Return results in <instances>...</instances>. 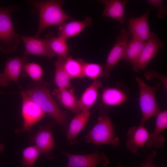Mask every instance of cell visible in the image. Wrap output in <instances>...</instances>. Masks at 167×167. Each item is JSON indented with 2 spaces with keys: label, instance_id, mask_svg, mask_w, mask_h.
Returning a JSON list of instances; mask_svg holds the SVG:
<instances>
[{
  "label": "cell",
  "instance_id": "cell-2",
  "mask_svg": "<svg viewBox=\"0 0 167 167\" xmlns=\"http://www.w3.org/2000/svg\"><path fill=\"white\" fill-rule=\"evenodd\" d=\"M28 3L38 10L39 14L38 28L35 36H39L48 27L59 25L73 19L63 10L62 0H30Z\"/></svg>",
  "mask_w": 167,
  "mask_h": 167
},
{
  "label": "cell",
  "instance_id": "cell-13",
  "mask_svg": "<svg viewBox=\"0 0 167 167\" xmlns=\"http://www.w3.org/2000/svg\"><path fill=\"white\" fill-rule=\"evenodd\" d=\"M149 12L142 15L128 19L129 32L134 37L146 41L149 38L150 32L148 24Z\"/></svg>",
  "mask_w": 167,
  "mask_h": 167
},
{
  "label": "cell",
  "instance_id": "cell-8",
  "mask_svg": "<svg viewBox=\"0 0 167 167\" xmlns=\"http://www.w3.org/2000/svg\"><path fill=\"white\" fill-rule=\"evenodd\" d=\"M163 46V42L156 33L151 32L150 36L145 42L139 58L132 66L133 71L139 72L144 70L149 62L156 56Z\"/></svg>",
  "mask_w": 167,
  "mask_h": 167
},
{
  "label": "cell",
  "instance_id": "cell-23",
  "mask_svg": "<svg viewBox=\"0 0 167 167\" xmlns=\"http://www.w3.org/2000/svg\"><path fill=\"white\" fill-rule=\"evenodd\" d=\"M66 58L58 57L54 64L55 71L54 82L58 88H67L71 87V78L64 67Z\"/></svg>",
  "mask_w": 167,
  "mask_h": 167
},
{
  "label": "cell",
  "instance_id": "cell-29",
  "mask_svg": "<svg viewBox=\"0 0 167 167\" xmlns=\"http://www.w3.org/2000/svg\"><path fill=\"white\" fill-rule=\"evenodd\" d=\"M147 1L157 10V16L160 19L164 17L167 12V7L163 5L161 0H148Z\"/></svg>",
  "mask_w": 167,
  "mask_h": 167
},
{
  "label": "cell",
  "instance_id": "cell-30",
  "mask_svg": "<svg viewBox=\"0 0 167 167\" xmlns=\"http://www.w3.org/2000/svg\"><path fill=\"white\" fill-rule=\"evenodd\" d=\"M144 76L146 79L149 80L154 78L159 79L161 80L167 90V77L163 75L153 71H149L145 72Z\"/></svg>",
  "mask_w": 167,
  "mask_h": 167
},
{
  "label": "cell",
  "instance_id": "cell-31",
  "mask_svg": "<svg viewBox=\"0 0 167 167\" xmlns=\"http://www.w3.org/2000/svg\"><path fill=\"white\" fill-rule=\"evenodd\" d=\"M156 154V150H153L151 154L148 156L147 161H146L145 163L139 167H158L154 165L152 162V159L155 156ZM117 167H126L122 166L121 165H117Z\"/></svg>",
  "mask_w": 167,
  "mask_h": 167
},
{
  "label": "cell",
  "instance_id": "cell-32",
  "mask_svg": "<svg viewBox=\"0 0 167 167\" xmlns=\"http://www.w3.org/2000/svg\"><path fill=\"white\" fill-rule=\"evenodd\" d=\"M4 146L2 144L0 143V153L4 151Z\"/></svg>",
  "mask_w": 167,
  "mask_h": 167
},
{
  "label": "cell",
  "instance_id": "cell-20",
  "mask_svg": "<svg viewBox=\"0 0 167 167\" xmlns=\"http://www.w3.org/2000/svg\"><path fill=\"white\" fill-rule=\"evenodd\" d=\"M91 114L90 111H81L72 119L67 132V139L71 141L77 136L86 125Z\"/></svg>",
  "mask_w": 167,
  "mask_h": 167
},
{
  "label": "cell",
  "instance_id": "cell-19",
  "mask_svg": "<svg viewBox=\"0 0 167 167\" xmlns=\"http://www.w3.org/2000/svg\"><path fill=\"white\" fill-rule=\"evenodd\" d=\"M33 141L41 153L49 154L54 146V141L51 129L46 127L40 129L34 136Z\"/></svg>",
  "mask_w": 167,
  "mask_h": 167
},
{
  "label": "cell",
  "instance_id": "cell-5",
  "mask_svg": "<svg viewBox=\"0 0 167 167\" xmlns=\"http://www.w3.org/2000/svg\"><path fill=\"white\" fill-rule=\"evenodd\" d=\"M139 90V103L142 114L140 124L144 125L151 118L156 116L160 111L156 97V92L160 84L153 87L146 84L139 77H136Z\"/></svg>",
  "mask_w": 167,
  "mask_h": 167
},
{
  "label": "cell",
  "instance_id": "cell-24",
  "mask_svg": "<svg viewBox=\"0 0 167 167\" xmlns=\"http://www.w3.org/2000/svg\"><path fill=\"white\" fill-rule=\"evenodd\" d=\"M45 39L52 50L58 57L66 58L68 51L66 39L60 36L55 37L51 32L47 34Z\"/></svg>",
  "mask_w": 167,
  "mask_h": 167
},
{
  "label": "cell",
  "instance_id": "cell-27",
  "mask_svg": "<svg viewBox=\"0 0 167 167\" xmlns=\"http://www.w3.org/2000/svg\"><path fill=\"white\" fill-rule=\"evenodd\" d=\"M44 72L42 67L35 62H27L24 65L21 75L29 76L34 82L41 81Z\"/></svg>",
  "mask_w": 167,
  "mask_h": 167
},
{
  "label": "cell",
  "instance_id": "cell-25",
  "mask_svg": "<svg viewBox=\"0 0 167 167\" xmlns=\"http://www.w3.org/2000/svg\"><path fill=\"white\" fill-rule=\"evenodd\" d=\"M84 62L80 58L75 59L71 56L66 58L64 67L71 79L81 78L84 77L83 69Z\"/></svg>",
  "mask_w": 167,
  "mask_h": 167
},
{
  "label": "cell",
  "instance_id": "cell-21",
  "mask_svg": "<svg viewBox=\"0 0 167 167\" xmlns=\"http://www.w3.org/2000/svg\"><path fill=\"white\" fill-rule=\"evenodd\" d=\"M127 98L126 93L117 88H105L103 90L101 95L102 103L109 106L119 105L126 101Z\"/></svg>",
  "mask_w": 167,
  "mask_h": 167
},
{
  "label": "cell",
  "instance_id": "cell-18",
  "mask_svg": "<svg viewBox=\"0 0 167 167\" xmlns=\"http://www.w3.org/2000/svg\"><path fill=\"white\" fill-rule=\"evenodd\" d=\"M103 86L102 83L98 79L95 80L86 88L78 101V106L80 111H90L96 103L98 95L99 89Z\"/></svg>",
  "mask_w": 167,
  "mask_h": 167
},
{
  "label": "cell",
  "instance_id": "cell-1",
  "mask_svg": "<svg viewBox=\"0 0 167 167\" xmlns=\"http://www.w3.org/2000/svg\"><path fill=\"white\" fill-rule=\"evenodd\" d=\"M50 85L42 81L30 84L24 93L45 113L53 118L62 126L67 124L68 117L60 108L49 91Z\"/></svg>",
  "mask_w": 167,
  "mask_h": 167
},
{
  "label": "cell",
  "instance_id": "cell-6",
  "mask_svg": "<svg viewBox=\"0 0 167 167\" xmlns=\"http://www.w3.org/2000/svg\"><path fill=\"white\" fill-rule=\"evenodd\" d=\"M131 33L125 28H122L116 38V42L109 51L106 59L105 70L101 76L109 78L111 72L119 61L122 59Z\"/></svg>",
  "mask_w": 167,
  "mask_h": 167
},
{
  "label": "cell",
  "instance_id": "cell-7",
  "mask_svg": "<svg viewBox=\"0 0 167 167\" xmlns=\"http://www.w3.org/2000/svg\"><path fill=\"white\" fill-rule=\"evenodd\" d=\"M20 94L22 99V115L24 121L20 132H30L32 127L43 118L46 113L23 90Z\"/></svg>",
  "mask_w": 167,
  "mask_h": 167
},
{
  "label": "cell",
  "instance_id": "cell-14",
  "mask_svg": "<svg viewBox=\"0 0 167 167\" xmlns=\"http://www.w3.org/2000/svg\"><path fill=\"white\" fill-rule=\"evenodd\" d=\"M156 116L155 126L153 131L149 134L146 147L150 148L154 145L157 148L163 146L165 138L161 134L167 128V111H160Z\"/></svg>",
  "mask_w": 167,
  "mask_h": 167
},
{
  "label": "cell",
  "instance_id": "cell-10",
  "mask_svg": "<svg viewBox=\"0 0 167 167\" xmlns=\"http://www.w3.org/2000/svg\"><path fill=\"white\" fill-rule=\"evenodd\" d=\"M28 60V57L25 56L9 59L6 62L3 71L0 72V85L6 87L10 81L18 83L24 66Z\"/></svg>",
  "mask_w": 167,
  "mask_h": 167
},
{
  "label": "cell",
  "instance_id": "cell-22",
  "mask_svg": "<svg viewBox=\"0 0 167 167\" xmlns=\"http://www.w3.org/2000/svg\"><path fill=\"white\" fill-rule=\"evenodd\" d=\"M145 42L132 37L127 44L122 60L128 62L133 66L139 58Z\"/></svg>",
  "mask_w": 167,
  "mask_h": 167
},
{
  "label": "cell",
  "instance_id": "cell-11",
  "mask_svg": "<svg viewBox=\"0 0 167 167\" xmlns=\"http://www.w3.org/2000/svg\"><path fill=\"white\" fill-rule=\"evenodd\" d=\"M21 39L24 46L25 56L34 55L51 58L56 55L51 49L45 38L35 36H23Z\"/></svg>",
  "mask_w": 167,
  "mask_h": 167
},
{
  "label": "cell",
  "instance_id": "cell-33",
  "mask_svg": "<svg viewBox=\"0 0 167 167\" xmlns=\"http://www.w3.org/2000/svg\"><path fill=\"white\" fill-rule=\"evenodd\" d=\"M67 167H71L70 166H69V165H68Z\"/></svg>",
  "mask_w": 167,
  "mask_h": 167
},
{
  "label": "cell",
  "instance_id": "cell-16",
  "mask_svg": "<svg viewBox=\"0 0 167 167\" xmlns=\"http://www.w3.org/2000/svg\"><path fill=\"white\" fill-rule=\"evenodd\" d=\"M100 1L105 6V9L102 13V16L115 19L120 24L125 23V9L128 0H102Z\"/></svg>",
  "mask_w": 167,
  "mask_h": 167
},
{
  "label": "cell",
  "instance_id": "cell-9",
  "mask_svg": "<svg viewBox=\"0 0 167 167\" xmlns=\"http://www.w3.org/2000/svg\"><path fill=\"white\" fill-rule=\"evenodd\" d=\"M68 160V165L71 167H96L98 165L106 167L109 161L103 153L97 152L86 155H78L62 152Z\"/></svg>",
  "mask_w": 167,
  "mask_h": 167
},
{
  "label": "cell",
  "instance_id": "cell-26",
  "mask_svg": "<svg viewBox=\"0 0 167 167\" xmlns=\"http://www.w3.org/2000/svg\"><path fill=\"white\" fill-rule=\"evenodd\" d=\"M41 153L35 145L26 148L22 152V167H36L34 165V163Z\"/></svg>",
  "mask_w": 167,
  "mask_h": 167
},
{
  "label": "cell",
  "instance_id": "cell-15",
  "mask_svg": "<svg viewBox=\"0 0 167 167\" xmlns=\"http://www.w3.org/2000/svg\"><path fill=\"white\" fill-rule=\"evenodd\" d=\"M54 100L64 108L75 113L80 111L78 106V98L74 88L55 89L52 93Z\"/></svg>",
  "mask_w": 167,
  "mask_h": 167
},
{
  "label": "cell",
  "instance_id": "cell-12",
  "mask_svg": "<svg viewBox=\"0 0 167 167\" xmlns=\"http://www.w3.org/2000/svg\"><path fill=\"white\" fill-rule=\"evenodd\" d=\"M149 133L144 125L140 124L138 126H132L129 129L127 134L126 146L130 152L136 153L147 142Z\"/></svg>",
  "mask_w": 167,
  "mask_h": 167
},
{
  "label": "cell",
  "instance_id": "cell-17",
  "mask_svg": "<svg viewBox=\"0 0 167 167\" xmlns=\"http://www.w3.org/2000/svg\"><path fill=\"white\" fill-rule=\"evenodd\" d=\"M92 25V19L90 16L87 17L82 21L75 20L64 22L58 27V36L67 39L78 35L85 28Z\"/></svg>",
  "mask_w": 167,
  "mask_h": 167
},
{
  "label": "cell",
  "instance_id": "cell-4",
  "mask_svg": "<svg viewBox=\"0 0 167 167\" xmlns=\"http://www.w3.org/2000/svg\"><path fill=\"white\" fill-rule=\"evenodd\" d=\"M15 9L0 7V51L4 54L15 51L19 43L11 17Z\"/></svg>",
  "mask_w": 167,
  "mask_h": 167
},
{
  "label": "cell",
  "instance_id": "cell-3",
  "mask_svg": "<svg viewBox=\"0 0 167 167\" xmlns=\"http://www.w3.org/2000/svg\"><path fill=\"white\" fill-rule=\"evenodd\" d=\"M101 108L96 123L85 137L86 141L98 145L108 144L118 146L119 139L116 136L108 111L105 108Z\"/></svg>",
  "mask_w": 167,
  "mask_h": 167
},
{
  "label": "cell",
  "instance_id": "cell-28",
  "mask_svg": "<svg viewBox=\"0 0 167 167\" xmlns=\"http://www.w3.org/2000/svg\"><path fill=\"white\" fill-rule=\"evenodd\" d=\"M105 66L99 64L84 62L83 72L84 76L96 80L101 77Z\"/></svg>",
  "mask_w": 167,
  "mask_h": 167
}]
</instances>
